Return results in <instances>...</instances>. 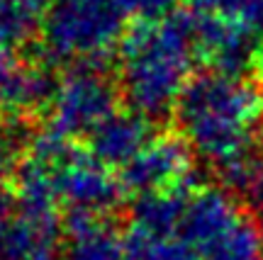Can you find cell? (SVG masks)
<instances>
[{"mask_svg":"<svg viewBox=\"0 0 263 260\" xmlns=\"http://www.w3.org/2000/svg\"><path fill=\"white\" fill-rule=\"evenodd\" d=\"M173 117L185 144L215 166L232 153L254 149L263 122V90L244 75L205 71L183 88Z\"/></svg>","mask_w":263,"mask_h":260,"instance_id":"obj_2","label":"cell"},{"mask_svg":"<svg viewBox=\"0 0 263 260\" xmlns=\"http://www.w3.org/2000/svg\"><path fill=\"white\" fill-rule=\"evenodd\" d=\"M64 231L66 248L61 260H127L124 238L105 214L68 209Z\"/></svg>","mask_w":263,"mask_h":260,"instance_id":"obj_9","label":"cell"},{"mask_svg":"<svg viewBox=\"0 0 263 260\" xmlns=\"http://www.w3.org/2000/svg\"><path fill=\"white\" fill-rule=\"evenodd\" d=\"M193 190L195 180L171 190L139 195L129 209V229L146 233H178Z\"/></svg>","mask_w":263,"mask_h":260,"instance_id":"obj_11","label":"cell"},{"mask_svg":"<svg viewBox=\"0 0 263 260\" xmlns=\"http://www.w3.org/2000/svg\"><path fill=\"white\" fill-rule=\"evenodd\" d=\"M215 170L222 180V187H227L229 192H244V195L258 197L263 177V158L256 156L254 149H244L239 153L222 158L219 163H215Z\"/></svg>","mask_w":263,"mask_h":260,"instance_id":"obj_16","label":"cell"},{"mask_svg":"<svg viewBox=\"0 0 263 260\" xmlns=\"http://www.w3.org/2000/svg\"><path fill=\"white\" fill-rule=\"evenodd\" d=\"M20 66L15 58H12V54H10L8 49H0V105L5 103V97H8V90L10 85H12V81H15V75H17Z\"/></svg>","mask_w":263,"mask_h":260,"instance_id":"obj_20","label":"cell"},{"mask_svg":"<svg viewBox=\"0 0 263 260\" xmlns=\"http://www.w3.org/2000/svg\"><path fill=\"white\" fill-rule=\"evenodd\" d=\"M195 12L239 22L256 37L263 34V0H188Z\"/></svg>","mask_w":263,"mask_h":260,"instance_id":"obj_18","label":"cell"},{"mask_svg":"<svg viewBox=\"0 0 263 260\" xmlns=\"http://www.w3.org/2000/svg\"><path fill=\"white\" fill-rule=\"evenodd\" d=\"M54 0H0V49L22 47L44 27Z\"/></svg>","mask_w":263,"mask_h":260,"instance_id":"obj_13","label":"cell"},{"mask_svg":"<svg viewBox=\"0 0 263 260\" xmlns=\"http://www.w3.org/2000/svg\"><path fill=\"white\" fill-rule=\"evenodd\" d=\"M258 226H261V231H263V202H261V209H258Z\"/></svg>","mask_w":263,"mask_h":260,"instance_id":"obj_23","label":"cell"},{"mask_svg":"<svg viewBox=\"0 0 263 260\" xmlns=\"http://www.w3.org/2000/svg\"><path fill=\"white\" fill-rule=\"evenodd\" d=\"M124 37L112 0H54L42 27V51L54 64H103Z\"/></svg>","mask_w":263,"mask_h":260,"instance_id":"obj_3","label":"cell"},{"mask_svg":"<svg viewBox=\"0 0 263 260\" xmlns=\"http://www.w3.org/2000/svg\"><path fill=\"white\" fill-rule=\"evenodd\" d=\"M120 93L129 110L146 119L173 112L193 78L197 44L193 12H171L159 19H137L120 42Z\"/></svg>","mask_w":263,"mask_h":260,"instance_id":"obj_1","label":"cell"},{"mask_svg":"<svg viewBox=\"0 0 263 260\" xmlns=\"http://www.w3.org/2000/svg\"><path fill=\"white\" fill-rule=\"evenodd\" d=\"M200 260H263V231L258 222L244 214L200 253Z\"/></svg>","mask_w":263,"mask_h":260,"instance_id":"obj_14","label":"cell"},{"mask_svg":"<svg viewBox=\"0 0 263 260\" xmlns=\"http://www.w3.org/2000/svg\"><path fill=\"white\" fill-rule=\"evenodd\" d=\"M127 260H200L183 233H146L129 229L124 236Z\"/></svg>","mask_w":263,"mask_h":260,"instance_id":"obj_15","label":"cell"},{"mask_svg":"<svg viewBox=\"0 0 263 260\" xmlns=\"http://www.w3.org/2000/svg\"><path fill=\"white\" fill-rule=\"evenodd\" d=\"M258 197H261V202H263V177H261V190H258Z\"/></svg>","mask_w":263,"mask_h":260,"instance_id":"obj_24","label":"cell"},{"mask_svg":"<svg viewBox=\"0 0 263 260\" xmlns=\"http://www.w3.org/2000/svg\"><path fill=\"white\" fill-rule=\"evenodd\" d=\"M29 260H59L57 253H54V246H49V248H42L39 253H34Z\"/></svg>","mask_w":263,"mask_h":260,"instance_id":"obj_21","label":"cell"},{"mask_svg":"<svg viewBox=\"0 0 263 260\" xmlns=\"http://www.w3.org/2000/svg\"><path fill=\"white\" fill-rule=\"evenodd\" d=\"M120 88L105 73L103 64H73L57 83L49 103V129L73 141L90 136L112 112Z\"/></svg>","mask_w":263,"mask_h":260,"instance_id":"obj_4","label":"cell"},{"mask_svg":"<svg viewBox=\"0 0 263 260\" xmlns=\"http://www.w3.org/2000/svg\"><path fill=\"white\" fill-rule=\"evenodd\" d=\"M154 139V124L134 110L112 112L98 129L88 136L90 153L105 166H127L149 141Z\"/></svg>","mask_w":263,"mask_h":260,"instance_id":"obj_10","label":"cell"},{"mask_svg":"<svg viewBox=\"0 0 263 260\" xmlns=\"http://www.w3.org/2000/svg\"><path fill=\"white\" fill-rule=\"evenodd\" d=\"M32 127L25 119V114H12L5 122H0V183L15 177L32 149Z\"/></svg>","mask_w":263,"mask_h":260,"instance_id":"obj_17","label":"cell"},{"mask_svg":"<svg viewBox=\"0 0 263 260\" xmlns=\"http://www.w3.org/2000/svg\"><path fill=\"white\" fill-rule=\"evenodd\" d=\"M254 68H256V73H258V81H261V90H263V47H258V51H256Z\"/></svg>","mask_w":263,"mask_h":260,"instance_id":"obj_22","label":"cell"},{"mask_svg":"<svg viewBox=\"0 0 263 260\" xmlns=\"http://www.w3.org/2000/svg\"><path fill=\"white\" fill-rule=\"evenodd\" d=\"M183 136H154L144 149L120 168V185L129 195L161 192L193 183V158Z\"/></svg>","mask_w":263,"mask_h":260,"instance_id":"obj_6","label":"cell"},{"mask_svg":"<svg viewBox=\"0 0 263 260\" xmlns=\"http://www.w3.org/2000/svg\"><path fill=\"white\" fill-rule=\"evenodd\" d=\"M124 17L159 19L173 12L176 0H112Z\"/></svg>","mask_w":263,"mask_h":260,"instance_id":"obj_19","label":"cell"},{"mask_svg":"<svg viewBox=\"0 0 263 260\" xmlns=\"http://www.w3.org/2000/svg\"><path fill=\"white\" fill-rule=\"evenodd\" d=\"M57 168V187L59 197L64 199L68 209H83V212L105 214L120 205L122 185L120 177L110 173V166L90 153L81 151L78 146H68L59 161H51Z\"/></svg>","mask_w":263,"mask_h":260,"instance_id":"obj_5","label":"cell"},{"mask_svg":"<svg viewBox=\"0 0 263 260\" xmlns=\"http://www.w3.org/2000/svg\"><path fill=\"white\" fill-rule=\"evenodd\" d=\"M241 216H244V212H241L239 199L227 187H195L190 192L188 207L183 214L180 233L193 243V248L200 255L227 229H232Z\"/></svg>","mask_w":263,"mask_h":260,"instance_id":"obj_8","label":"cell"},{"mask_svg":"<svg viewBox=\"0 0 263 260\" xmlns=\"http://www.w3.org/2000/svg\"><path fill=\"white\" fill-rule=\"evenodd\" d=\"M57 241V231L29 222L25 214L15 209L0 219V260H29L42 248Z\"/></svg>","mask_w":263,"mask_h":260,"instance_id":"obj_12","label":"cell"},{"mask_svg":"<svg viewBox=\"0 0 263 260\" xmlns=\"http://www.w3.org/2000/svg\"><path fill=\"white\" fill-rule=\"evenodd\" d=\"M193 32H195L197 56L210 64V71L241 75L244 68L254 66L258 37L251 29L241 27L239 22L193 10Z\"/></svg>","mask_w":263,"mask_h":260,"instance_id":"obj_7","label":"cell"}]
</instances>
